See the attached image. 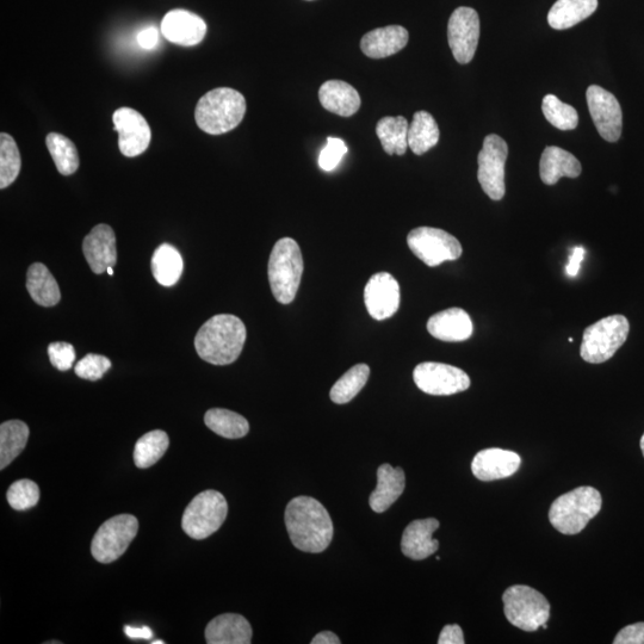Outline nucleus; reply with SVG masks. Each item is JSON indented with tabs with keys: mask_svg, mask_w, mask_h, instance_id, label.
<instances>
[{
	"mask_svg": "<svg viewBox=\"0 0 644 644\" xmlns=\"http://www.w3.org/2000/svg\"><path fill=\"white\" fill-rule=\"evenodd\" d=\"M268 274L275 299L282 305L293 302L303 274L302 253L294 239L277 241L270 255Z\"/></svg>",
	"mask_w": 644,
	"mask_h": 644,
	"instance_id": "nucleus-5",
	"label": "nucleus"
},
{
	"mask_svg": "<svg viewBox=\"0 0 644 644\" xmlns=\"http://www.w3.org/2000/svg\"><path fill=\"white\" fill-rule=\"evenodd\" d=\"M406 487V475L401 468L382 464L377 469V486L371 493L369 504L376 513L386 512L398 500Z\"/></svg>",
	"mask_w": 644,
	"mask_h": 644,
	"instance_id": "nucleus-24",
	"label": "nucleus"
},
{
	"mask_svg": "<svg viewBox=\"0 0 644 644\" xmlns=\"http://www.w3.org/2000/svg\"><path fill=\"white\" fill-rule=\"evenodd\" d=\"M439 528L435 518L414 520L402 535L401 550L408 559L421 561L436 553L439 542L432 535Z\"/></svg>",
	"mask_w": 644,
	"mask_h": 644,
	"instance_id": "nucleus-21",
	"label": "nucleus"
},
{
	"mask_svg": "<svg viewBox=\"0 0 644 644\" xmlns=\"http://www.w3.org/2000/svg\"><path fill=\"white\" fill-rule=\"evenodd\" d=\"M407 244L414 256L430 268L462 256V245L454 235L433 227H418L408 234Z\"/></svg>",
	"mask_w": 644,
	"mask_h": 644,
	"instance_id": "nucleus-10",
	"label": "nucleus"
},
{
	"mask_svg": "<svg viewBox=\"0 0 644 644\" xmlns=\"http://www.w3.org/2000/svg\"><path fill=\"white\" fill-rule=\"evenodd\" d=\"M427 331L442 342H464L473 336L474 326L469 314L461 308L439 312L427 321Z\"/></svg>",
	"mask_w": 644,
	"mask_h": 644,
	"instance_id": "nucleus-20",
	"label": "nucleus"
},
{
	"mask_svg": "<svg viewBox=\"0 0 644 644\" xmlns=\"http://www.w3.org/2000/svg\"><path fill=\"white\" fill-rule=\"evenodd\" d=\"M164 641H153L152 644H164Z\"/></svg>",
	"mask_w": 644,
	"mask_h": 644,
	"instance_id": "nucleus-51",
	"label": "nucleus"
},
{
	"mask_svg": "<svg viewBox=\"0 0 644 644\" xmlns=\"http://www.w3.org/2000/svg\"><path fill=\"white\" fill-rule=\"evenodd\" d=\"M586 250L582 246L574 247L572 255L569 256V262L566 266V272L569 277H577L580 271L582 260H584Z\"/></svg>",
	"mask_w": 644,
	"mask_h": 644,
	"instance_id": "nucleus-45",
	"label": "nucleus"
},
{
	"mask_svg": "<svg viewBox=\"0 0 644 644\" xmlns=\"http://www.w3.org/2000/svg\"><path fill=\"white\" fill-rule=\"evenodd\" d=\"M246 99L239 91L219 88L201 97L195 109L198 128L210 135H221L237 128L246 114Z\"/></svg>",
	"mask_w": 644,
	"mask_h": 644,
	"instance_id": "nucleus-3",
	"label": "nucleus"
},
{
	"mask_svg": "<svg viewBox=\"0 0 644 644\" xmlns=\"http://www.w3.org/2000/svg\"><path fill=\"white\" fill-rule=\"evenodd\" d=\"M111 368L110 359L102 356L89 354L77 363L76 375L83 380L98 381L101 380L105 373Z\"/></svg>",
	"mask_w": 644,
	"mask_h": 644,
	"instance_id": "nucleus-40",
	"label": "nucleus"
},
{
	"mask_svg": "<svg viewBox=\"0 0 644 644\" xmlns=\"http://www.w3.org/2000/svg\"><path fill=\"white\" fill-rule=\"evenodd\" d=\"M369 376L370 368L367 364L355 365L334 383L330 392L331 400L338 405L348 404L367 385Z\"/></svg>",
	"mask_w": 644,
	"mask_h": 644,
	"instance_id": "nucleus-35",
	"label": "nucleus"
},
{
	"mask_svg": "<svg viewBox=\"0 0 644 644\" xmlns=\"http://www.w3.org/2000/svg\"><path fill=\"white\" fill-rule=\"evenodd\" d=\"M27 290L34 302L42 307L57 306L61 300L57 280L42 263L30 265L27 272Z\"/></svg>",
	"mask_w": 644,
	"mask_h": 644,
	"instance_id": "nucleus-28",
	"label": "nucleus"
},
{
	"mask_svg": "<svg viewBox=\"0 0 644 644\" xmlns=\"http://www.w3.org/2000/svg\"><path fill=\"white\" fill-rule=\"evenodd\" d=\"M40 500V488L32 480H20L12 483L8 491V503L12 509L26 511L36 506Z\"/></svg>",
	"mask_w": 644,
	"mask_h": 644,
	"instance_id": "nucleus-39",
	"label": "nucleus"
},
{
	"mask_svg": "<svg viewBox=\"0 0 644 644\" xmlns=\"http://www.w3.org/2000/svg\"><path fill=\"white\" fill-rule=\"evenodd\" d=\"M29 427L21 420H9L0 426V469H5L26 448Z\"/></svg>",
	"mask_w": 644,
	"mask_h": 644,
	"instance_id": "nucleus-32",
	"label": "nucleus"
},
{
	"mask_svg": "<svg viewBox=\"0 0 644 644\" xmlns=\"http://www.w3.org/2000/svg\"><path fill=\"white\" fill-rule=\"evenodd\" d=\"M319 99L327 111L342 117L355 115L362 104L358 91L343 80H328L322 84Z\"/></svg>",
	"mask_w": 644,
	"mask_h": 644,
	"instance_id": "nucleus-25",
	"label": "nucleus"
},
{
	"mask_svg": "<svg viewBox=\"0 0 644 644\" xmlns=\"http://www.w3.org/2000/svg\"><path fill=\"white\" fill-rule=\"evenodd\" d=\"M413 379L421 392L436 396L466 392L470 387L469 376L462 369L436 362L417 365Z\"/></svg>",
	"mask_w": 644,
	"mask_h": 644,
	"instance_id": "nucleus-12",
	"label": "nucleus"
},
{
	"mask_svg": "<svg viewBox=\"0 0 644 644\" xmlns=\"http://www.w3.org/2000/svg\"><path fill=\"white\" fill-rule=\"evenodd\" d=\"M615 644H644V622L628 625L613 640Z\"/></svg>",
	"mask_w": 644,
	"mask_h": 644,
	"instance_id": "nucleus-43",
	"label": "nucleus"
},
{
	"mask_svg": "<svg viewBox=\"0 0 644 644\" xmlns=\"http://www.w3.org/2000/svg\"><path fill=\"white\" fill-rule=\"evenodd\" d=\"M439 127L430 113L417 111L408 129V147L417 156H423L439 142Z\"/></svg>",
	"mask_w": 644,
	"mask_h": 644,
	"instance_id": "nucleus-30",
	"label": "nucleus"
},
{
	"mask_svg": "<svg viewBox=\"0 0 644 644\" xmlns=\"http://www.w3.org/2000/svg\"><path fill=\"white\" fill-rule=\"evenodd\" d=\"M342 641L339 640V637L332 633V631H322L312 640V644H339Z\"/></svg>",
	"mask_w": 644,
	"mask_h": 644,
	"instance_id": "nucleus-48",
	"label": "nucleus"
},
{
	"mask_svg": "<svg viewBox=\"0 0 644 644\" xmlns=\"http://www.w3.org/2000/svg\"><path fill=\"white\" fill-rule=\"evenodd\" d=\"M48 356L54 368L67 371L76 361V350L73 345L66 342H55L48 346Z\"/></svg>",
	"mask_w": 644,
	"mask_h": 644,
	"instance_id": "nucleus-42",
	"label": "nucleus"
},
{
	"mask_svg": "<svg viewBox=\"0 0 644 644\" xmlns=\"http://www.w3.org/2000/svg\"><path fill=\"white\" fill-rule=\"evenodd\" d=\"M480 39L478 12L461 6L452 12L448 24V40L452 55L458 64L467 65L475 57Z\"/></svg>",
	"mask_w": 644,
	"mask_h": 644,
	"instance_id": "nucleus-13",
	"label": "nucleus"
},
{
	"mask_svg": "<svg viewBox=\"0 0 644 644\" xmlns=\"http://www.w3.org/2000/svg\"><path fill=\"white\" fill-rule=\"evenodd\" d=\"M629 332V320L624 315H611L597 321L584 332L580 346L581 358L591 364L610 361L627 342Z\"/></svg>",
	"mask_w": 644,
	"mask_h": 644,
	"instance_id": "nucleus-6",
	"label": "nucleus"
},
{
	"mask_svg": "<svg viewBox=\"0 0 644 644\" xmlns=\"http://www.w3.org/2000/svg\"><path fill=\"white\" fill-rule=\"evenodd\" d=\"M586 98L599 135L608 142H617L621 139L623 113L615 95L598 85H592L587 89Z\"/></svg>",
	"mask_w": 644,
	"mask_h": 644,
	"instance_id": "nucleus-14",
	"label": "nucleus"
},
{
	"mask_svg": "<svg viewBox=\"0 0 644 644\" xmlns=\"http://www.w3.org/2000/svg\"><path fill=\"white\" fill-rule=\"evenodd\" d=\"M507 156H509V146L503 138L495 134L486 136L478 158V179L483 193L493 201L503 200L506 194Z\"/></svg>",
	"mask_w": 644,
	"mask_h": 644,
	"instance_id": "nucleus-11",
	"label": "nucleus"
},
{
	"mask_svg": "<svg viewBox=\"0 0 644 644\" xmlns=\"http://www.w3.org/2000/svg\"><path fill=\"white\" fill-rule=\"evenodd\" d=\"M22 158L11 135L0 134V189L9 188L20 175Z\"/></svg>",
	"mask_w": 644,
	"mask_h": 644,
	"instance_id": "nucleus-37",
	"label": "nucleus"
},
{
	"mask_svg": "<svg viewBox=\"0 0 644 644\" xmlns=\"http://www.w3.org/2000/svg\"><path fill=\"white\" fill-rule=\"evenodd\" d=\"M139 45L144 49H153L158 45L159 33L154 27L146 28L138 36Z\"/></svg>",
	"mask_w": 644,
	"mask_h": 644,
	"instance_id": "nucleus-46",
	"label": "nucleus"
},
{
	"mask_svg": "<svg viewBox=\"0 0 644 644\" xmlns=\"http://www.w3.org/2000/svg\"><path fill=\"white\" fill-rule=\"evenodd\" d=\"M410 34L401 26L377 28L362 37V52L370 59H385L407 46Z\"/></svg>",
	"mask_w": 644,
	"mask_h": 644,
	"instance_id": "nucleus-22",
	"label": "nucleus"
},
{
	"mask_svg": "<svg viewBox=\"0 0 644 644\" xmlns=\"http://www.w3.org/2000/svg\"><path fill=\"white\" fill-rule=\"evenodd\" d=\"M151 269L154 278L163 287H172L181 278L184 262L175 246L161 244L153 253Z\"/></svg>",
	"mask_w": 644,
	"mask_h": 644,
	"instance_id": "nucleus-29",
	"label": "nucleus"
},
{
	"mask_svg": "<svg viewBox=\"0 0 644 644\" xmlns=\"http://www.w3.org/2000/svg\"><path fill=\"white\" fill-rule=\"evenodd\" d=\"M46 145L55 166L63 176H71L79 169L80 160L76 145L63 134L49 133Z\"/></svg>",
	"mask_w": 644,
	"mask_h": 644,
	"instance_id": "nucleus-36",
	"label": "nucleus"
},
{
	"mask_svg": "<svg viewBox=\"0 0 644 644\" xmlns=\"http://www.w3.org/2000/svg\"><path fill=\"white\" fill-rule=\"evenodd\" d=\"M580 161L563 148L549 146L543 151L540 161V176L547 185H555L561 178H578L581 175Z\"/></svg>",
	"mask_w": 644,
	"mask_h": 644,
	"instance_id": "nucleus-26",
	"label": "nucleus"
},
{
	"mask_svg": "<svg viewBox=\"0 0 644 644\" xmlns=\"http://www.w3.org/2000/svg\"><path fill=\"white\" fill-rule=\"evenodd\" d=\"M161 33L175 45L191 47L198 45L206 37L207 24L193 12L172 10L161 22Z\"/></svg>",
	"mask_w": 644,
	"mask_h": 644,
	"instance_id": "nucleus-17",
	"label": "nucleus"
},
{
	"mask_svg": "<svg viewBox=\"0 0 644 644\" xmlns=\"http://www.w3.org/2000/svg\"><path fill=\"white\" fill-rule=\"evenodd\" d=\"M107 272H108V274H109L110 276H114L113 266H110V268H108Z\"/></svg>",
	"mask_w": 644,
	"mask_h": 644,
	"instance_id": "nucleus-50",
	"label": "nucleus"
},
{
	"mask_svg": "<svg viewBox=\"0 0 644 644\" xmlns=\"http://www.w3.org/2000/svg\"><path fill=\"white\" fill-rule=\"evenodd\" d=\"M438 643L439 644L466 643V641H464L463 630L460 627V625L452 624V625H447V627H444L441 635H439Z\"/></svg>",
	"mask_w": 644,
	"mask_h": 644,
	"instance_id": "nucleus-44",
	"label": "nucleus"
},
{
	"mask_svg": "<svg viewBox=\"0 0 644 644\" xmlns=\"http://www.w3.org/2000/svg\"><path fill=\"white\" fill-rule=\"evenodd\" d=\"M227 500L218 491H204L193 499L184 511L182 528L194 540H204L215 534L225 523Z\"/></svg>",
	"mask_w": 644,
	"mask_h": 644,
	"instance_id": "nucleus-8",
	"label": "nucleus"
},
{
	"mask_svg": "<svg viewBox=\"0 0 644 644\" xmlns=\"http://www.w3.org/2000/svg\"><path fill=\"white\" fill-rule=\"evenodd\" d=\"M364 301L370 317L382 321L392 318L400 307V286L388 272L370 278L364 290Z\"/></svg>",
	"mask_w": 644,
	"mask_h": 644,
	"instance_id": "nucleus-16",
	"label": "nucleus"
},
{
	"mask_svg": "<svg viewBox=\"0 0 644 644\" xmlns=\"http://www.w3.org/2000/svg\"><path fill=\"white\" fill-rule=\"evenodd\" d=\"M204 423L210 430L227 439L243 438L250 431V424L240 414L224 410V408H212L204 416Z\"/></svg>",
	"mask_w": 644,
	"mask_h": 644,
	"instance_id": "nucleus-33",
	"label": "nucleus"
},
{
	"mask_svg": "<svg viewBox=\"0 0 644 644\" xmlns=\"http://www.w3.org/2000/svg\"><path fill=\"white\" fill-rule=\"evenodd\" d=\"M408 121L404 116L383 117L377 123L376 134L388 156H404L408 147Z\"/></svg>",
	"mask_w": 644,
	"mask_h": 644,
	"instance_id": "nucleus-31",
	"label": "nucleus"
},
{
	"mask_svg": "<svg viewBox=\"0 0 644 644\" xmlns=\"http://www.w3.org/2000/svg\"><path fill=\"white\" fill-rule=\"evenodd\" d=\"M286 525L291 543L305 553L325 551L333 540L330 513L317 499L297 497L286 509Z\"/></svg>",
	"mask_w": 644,
	"mask_h": 644,
	"instance_id": "nucleus-1",
	"label": "nucleus"
},
{
	"mask_svg": "<svg viewBox=\"0 0 644 644\" xmlns=\"http://www.w3.org/2000/svg\"><path fill=\"white\" fill-rule=\"evenodd\" d=\"M139 531V522L132 515L110 518L98 529L91 543V553L101 563L119 560L126 553Z\"/></svg>",
	"mask_w": 644,
	"mask_h": 644,
	"instance_id": "nucleus-9",
	"label": "nucleus"
},
{
	"mask_svg": "<svg viewBox=\"0 0 644 644\" xmlns=\"http://www.w3.org/2000/svg\"><path fill=\"white\" fill-rule=\"evenodd\" d=\"M125 633L130 639L133 640H151L153 637L152 630L150 628H134V627H125Z\"/></svg>",
	"mask_w": 644,
	"mask_h": 644,
	"instance_id": "nucleus-47",
	"label": "nucleus"
},
{
	"mask_svg": "<svg viewBox=\"0 0 644 644\" xmlns=\"http://www.w3.org/2000/svg\"><path fill=\"white\" fill-rule=\"evenodd\" d=\"M503 602L507 621L520 630L531 633L549 621L548 599L532 587L515 585L507 588Z\"/></svg>",
	"mask_w": 644,
	"mask_h": 644,
	"instance_id": "nucleus-7",
	"label": "nucleus"
},
{
	"mask_svg": "<svg viewBox=\"0 0 644 644\" xmlns=\"http://www.w3.org/2000/svg\"><path fill=\"white\" fill-rule=\"evenodd\" d=\"M542 110L550 125L560 130H573L579 125L578 111L555 95L543 98Z\"/></svg>",
	"mask_w": 644,
	"mask_h": 644,
	"instance_id": "nucleus-38",
	"label": "nucleus"
},
{
	"mask_svg": "<svg viewBox=\"0 0 644 644\" xmlns=\"http://www.w3.org/2000/svg\"><path fill=\"white\" fill-rule=\"evenodd\" d=\"M641 450H642V454L644 456V433H643V436L641 438Z\"/></svg>",
	"mask_w": 644,
	"mask_h": 644,
	"instance_id": "nucleus-49",
	"label": "nucleus"
},
{
	"mask_svg": "<svg viewBox=\"0 0 644 644\" xmlns=\"http://www.w3.org/2000/svg\"><path fill=\"white\" fill-rule=\"evenodd\" d=\"M170 439L167 433L154 430L146 433L135 444L134 462L140 469H147L156 464L169 449Z\"/></svg>",
	"mask_w": 644,
	"mask_h": 644,
	"instance_id": "nucleus-34",
	"label": "nucleus"
},
{
	"mask_svg": "<svg viewBox=\"0 0 644 644\" xmlns=\"http://www.w3.org/2000/svg\"><path fill=\"white\" fill-rule=\"evenodd\" d=\"M83 252L90 269L96 275H102L117 262L116 235L108 225H97L86 235L83 241Z\"/></svg>",
	"mask_w": 644,
	"mask_h": 644,
	"instance_id": "nucleus-19",
	"label": "nucleus"
},
{
	"mask_svg": "<svg viewBox=\"0 0 644 644\" xmlns=\"http://www.w3.org/2000/svg\"><path fill=\"white\" fill-rule=\"evenodd\" d=\"M208 644H250L252 628L247 619L237 613L215 617L206 628Z\"/></svg>",
	"mask_w": 644,
	"mask_h": 644,
	"instance_id": "nucleus-23",
	"label": "nucleus"
},
{
	"mask_svg": "<svg viewBox=\"0 0 644 644\" xmlns=\"http://www.w3.org/2000/svg\"><path fill=\"white\" fill-rule=\"evenodd\" d=\"M346 153H348V146L342 139L327 138V145L319 156V166L327 172L336 170Z\"/></svg>",
	"mask_w": 644,
	"mask_h": 644,
	"instance_id": "nucleus-41",
	"label": "nucleus"
},
{
	"mask_svg": "<svg viewBox=\"0 0 644 644\" xmlns=\"http://www.w3.org/2000/svg\"><path fill=\"white\" fill-rule=\"evenodd\" d=\"M598 9V0H557L548 14L549 26L566 30L591 17Z\"/></svg>",
	"mask_w": 644,
	"mask_h": 644,
	"instance_id": "nucleus-27",
	"label": "nucleus"
},
{
	"mask_svg": "<svg viewBox=\"0 0 644 644\" xmlns=\"http://www.w3.org/2000/svg\"><path fill=\"white\" fill-rule=\"evenodd\" d=\"M602 505V494L596 488L578 487L554 501L549 520L561 534L578 535L598 515Z\"/></svg>",
	"mask_w": 644,
	"mask_h": 644,
	"instance_id": "nucleus-4",
	"label": "nucleus"
},
{
	"mask_svg": "<svg viewBox=\"0 0 644 644\" xmlns=\"http://www.w3.org/2000/svg\"><path fill=\"white\" fill-rule=\"evenodd\" d=\"M522 464V458L510 450L485 449L474 457L472 472L480 481H494L515 475Z\"/></svg>",
	"mask_w": 644,
	"mask_h": 644,
	"instance_id": "nucleus-18",
	"label": "nucleus"
},
{
	"mask_svg": "<svg viewBox=\"0 0 644 644\" xmlns=\"http://www.w3.org/2000/svg\"><path fill=\"white\" fill-rule=\"evenodd\" d=\"M245 342L244 322L232 314H219L204 322L197 332L195 349L207 363L228 365L237 361Z\"/></svg>",
	"mask_w": 644,
	"mask_h": 644,
	"instance_id": "nucleus-2",
	"label": "nucleus"
},
{
	"mask_svg": "<svg viewBox=\"0 0 644 644\" xmlns=\"http://www.w3.org/2000/svg\"><path fill=\"white\" fill-rule=\"evenodd\" d=\"M113 122L119 133V148L123 156L134 158L147 151L152 133L150 125L139 111L132 108L117 109Z\"/></svg>",
	"mask_w": 644,
	"mask_h": 644,
	"instance_id": "nucleus-15",
	"label": "nucleus"
}]
</instances>
